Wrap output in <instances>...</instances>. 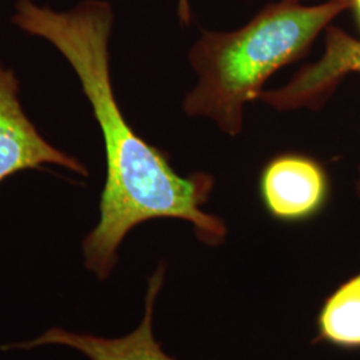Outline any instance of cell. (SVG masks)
Masks as SVG:
<instances>
[{"instance_id":"obj_1","label":"cell","mask_w":360,"mask_h":360,"mask_svg":"<svg viewBox=\"0 0 360 360\" xmlns=\"http://www.w3.org/2000/svg\"><path fill=\"white\" fill-rule=\"evenodd\" d=\"M11 22L65 56L102 131L107 174L99 221L83 240L86 269L101 281L108 279L124 238L153 219L186 220L202 243L223 245L229 233L224 220L202 210L215 179L202 172H175L167 156L132 129L117 104L110 71V3L84 0L68 11H55L32 0H18Z\"/></svg>"},{"instance_id":"obj_2","label":"cell","mask_w":360,"mask_h":360,"mask_svg":"<svg viewBox=\"0 0 360 360\" xmlns=\"http://www.w3.org/2000/svg\"><path fill=\"white\" fill-rule=\"evenodd\" d=\"M348 8V0L318 6L282 0L235 31H203L190 51L198 84L183 102L184 112L211 119L224 134L238 136L245 104L257 101L266 80L304 56L321 32Z\"/></svg>"},{"instance_id":"obj_3","label":"cell","mask_w":360,"mask_h":360,"mask_svg":"<svg viewBox=\"0 0 360 360\" xmlns=\"http://www.w3.org/2000/svg\"><path fill=\"white\" fill-rule=\"evenodd\" d=\"M330 179L322 165L304 154L272 158L262 169L259 196L271 218L303 223L318 217L330 199Z\"/></svg>"},{"instance_id":"obj_4","label":"cell","mask_w":360,"mask_h":360,"mask_svg":"<svg viewBox=\"0 0 360 360\" xmlns=\"http://www.w3.org/2000/svg\"><path fill=\"white\" fill-rule=\"evenodd\" d=\"M44 165L89 175L79 159L53 147L39 134L23 111L15 72L0 62V183L19 171Z\"/></svg>"},{"instance_id":"obj_5","label":"cell","mask_w":360,"mask_h":360,"mask_svg":"<svg viewBox=\"0 0 360 360\" xmlns=\"http://www.w3.org/2000/svg\"><path fill=\"white\" fill-rule=\"evenodd\" d=\"M324 37V52L318 62L300 68L282 89L262 91L257 99L279 111L318 108L343 77L360 74V39L331 25ZM355 191L360 198V166Z\"/></svg>"},{"instance_id":"obj_6","label":"cell","mask_w":360,"mask_h":360,"mask_svg":"<svg viewBox=\"0 0 360 360\" xmlns=\"http://www.w3.org/2000/svg\"><path fill=\"white\" fill-rule=\"evenodd\" d=\"M166 266L160 264L148 279L141 324L122 338L107 339L96 335L80 334L53 327L35 339L6 346V349H34L41 346L72 348L90 360H176L169 356L154 335L156 299L163 288Z\"/></svg>"},{"instance_id":"obj_7","label":"cell","mask_w":360,"mask_h":360,"mask_svg":"<svg viewBox=\"0 0 360 360\" xmlns=\"http://www.w3.org/2000/svg\"><path fill=\"white\" fill-rule=\"evenodd\" d=\"M314 343L360 351V272L324 299L316 316Z\"/></svg>"},{"instance_id":"obj_8","label":"cell","mask_w":360,"mask_h":360,"mask_svg":"<svg viewBox=\"0 0 360 360\" xmlns=\"http://www.w3.org/2000/svg\"><path fill=\"white\" fill-rule=\"evenodd\" d=\"M178 13H179L180 22L184 26H188L190 20H191V11H190L188 0H179V3H178Z\"/></svg>"},{"instance_id":"obj_9","label":"cell","mask_w":360,"mask_h":360,"mask_svg":"<svg viewBox=\"0 0 360 360\" xmlns=\"http://www.w3.org/2000/svg\"><path fill=\"white\" fill-rule=\"evenodd\" d=\"M351 8L354 10L355 16H356V20H358V23H359L360 26V0H352V3H351Z\"/></svg>"},{"instance_id":"obj_10","label":"cell","mask_w":360,"mask_h":360,"mask_svg":"<svg viewBox=\"0 0 360 360\" xmlns=\"http://www.w3.org/2000/svg\"><path fill=\"white\" fill-rule=\"evenodd\" d=\"M295 1H300V0H295ZM348 1H349V3H352V0H348Z\"/></svg>"}]
</instances>
